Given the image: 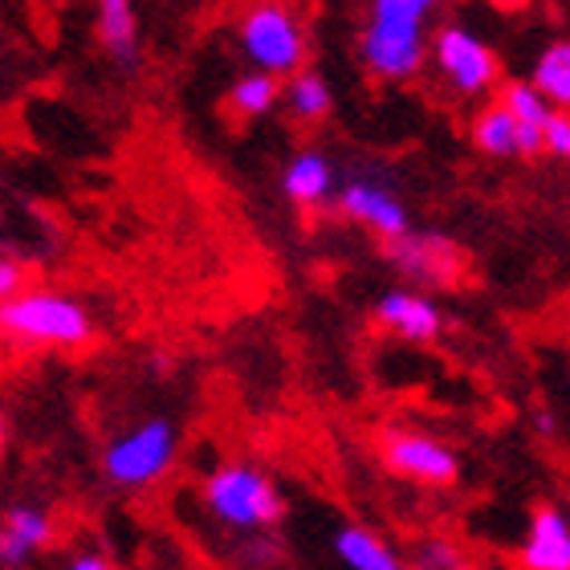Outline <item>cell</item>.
I'll use <instances>...</instances> for the list:
<instances>
[{"label":"cell","mask_w":570,"mask_h":570,"mask_svg":"<svg viewBox=\"0 0 570 570\" xmlns=\"http://www.w3.org/2000/svg\"><path fill=\"white\" fill-rule=\"evenodd\" d=\"M432 4L428 0H375L367 24L358 33V58L380 78H412L428 58L424 24Z\"/></svg>","instance_id":"1"},{"label":"cell","mask_w":570,"mask_h":570,"mask_svg":"<svg viewBox=\"0 0 570 570\" xmlns=\"http://www.w3.org/2000/svg\"><path fill=\"white\" fill-rule=\"evenodd\" d=\"M200 498L204 510L228 530H265L282 522L285 513L282 489L249 461H228L216 473H208Z\"/></svg>","instance_id":"2"},{"label":"cell","mask_w":570,"mask_h":570,"mask_svg":"<svg viewBox=\"0 0 570 570\" xmlns=\"http://www.w3.org/2000/svg\"><path fill=\"white\" fill-rule=\"evenodd\" d=\"M0 326L21 346H82L90 338V314L61 289H24L0 306Z\"/></svg>","instance_id":"3"},{"label":"cell","mask_w":570,"mask_h":570,"mask_svg":"<svg viewBox=\"0 0 570 570\" xmlns=\"http://www.w3.org/2000/svg\"><path fill=\"white\" fill-rule=\"evenodd\" d=\"M176 449H179L176 424L164 416H151L142 420V424L127 428L122 436H115L102 449V473H107L110 485L142 489L171 469Z\"/></svg>","instance_id":"4"},{"label":"cell","mask_w":570,"mask_h":570,"mask_svg":"<svg viewBox=\"0 0 570 570\" xmlns=\"http://www.w3.org/2000/svg\"><path fill=\"white\" fill-rule=\"evenodd\" d=\"M240 49L245 58L257 66L262 73H274V78H294L302 73V58H306V33L297 17L285 4H253L245 17H240Z\"/></svg>","instance_id":"5"},{"label":"cell","mask_w":570,"mask_h":570,"mask_svg":"<svg viewBox=\"0 0 570 570\" xmlns=\"http://www.w3.org/2000/svg\"><path fill=\"white\" fill-rule=\"evenodd\" d=\"M383 461L387 469L420 485H452L461 476V461L444 440L416 428H387L383 432Z\"/></svg>","instance_id":"6"},{"label":"cell","mask_w":570,"mask_h":570,"mask_svg":"<svg viewBox=\"0 0 570 570\" xmlns=\"http://www.w3.org/2000/svg\"><path fill=\"white\" fill-rule=\"evenodd\" d=\"M432 53H436L440 73L449 78L461 95H481L498 82V58L493 49L464 24H444L432 41Z\"/></svg>","instance_id":"7"},{"label":"cell","mask_w":570,"mask_h":570,"mask_svg":"<svg viewBox=\"0 0 570 570\" xmlns=\"http://www.w3.org/2000/svg\"><path fill=\"white\" fill-rule=\"evenodd\" d=\"M338 208L351 220H358V225L375 228L387 245L412 233L404 200L387 184H375V179H346L343 188H338Z\"/></svg>","instance_id":"8"},{"label":"cell","mask_w":570,"mask_h":570,"mask_svg":"<svg viewBox=\"0 0 570 570\" xmlns=\"http://www.w3.org/2000/svg\"><path fill=\"white\" fill-rule=\"evenodd\" d=\"M387 262L400 269V274L416 277V282H436L449 285L456 274V249H452L449 237H432V233H407V237L392 240L387 245Z\"/></svg>","instance_id":"9"},{"label":"cell","mask_w":570,"mask_h":570,"mask_svg":"<svg viewBox=\"0 0 570 570\" xmlns=\"http://www.w3.org/2000/svg\"><path fill=\"white\" fill-rule=\"evenodd\" d=\"M522 570H570V518L554 505L530 513L522 542Z\"/></svg>","instance_id":"10"},{"label":"cell","mask_w":570,"mask_h":570,"mask_svg":"<svg viewBox=\"0 0 570 570\" xmlns=\"http://www.w3.org/2000/svg\"><path fill=\"white\" fill-rule=\"evenodd\" d=\"M375 318L395 331L407 343H432L444 326L440 309L432 297H424L420 289H387V294L375 302Z\"/></svg>","instance_id":"11"},{"label":"cell","mask_w":570,"mask_h":570,"mask_svg":"<svg viewBox=\"0 0 570 570\" xmlns=\"http://www.w3.org/2000/svg\"><path fill=\"white\" fill-rule=\"evenodd\" d=\"M49 534H53V525H49V518L37 505H12V510H4V522H0V567H24L37 550L46 547Z\"/></svg>","instance_id":"12"},{"label":"cell","mask_w":570,"mask_h":570,"mask_svg":"<svg viewBox=\"0 0 570 570\" xmlns=\"http://www.w3.org/2000/svg\"><path fill=\"white\" fill-rule=\"evenodd\" d=\"M98 41L110 58L122 61V66H135L139 61V17H135L131 0H102L95 17Z\"/></svg>","instance_id":"13"},{"label":"cell","mask_w":570,"mask_h":570,"mask_svg":"<svg viewBox=\"0 0 570 570\" xmlns=\"http://www.w3.org/2000/svg\"><path fill=\"white\" fill-rule=\"evenodd\" d=\"M334 554L346 570H407L404 559L367 525H343L334 534Z\"/></svg>","instance_id":"14"},{"label":"cell","mask_w":570,"mask_h":570,"mask_svg":"<svg viewBox=\"0 0 570 570\" xmlns=\"http://www.w3.org/2000/svg\"><path fill=\"white\" fill-rule=\"evenodd\" d=\"M282 191L294 204H322L334 191V164L322 151H297L282 171Z\"/></svg>","instance_id":"15"},{"label":"cell","mask_w":570,"mask_h":570,"mask_svg":"<svg viewBox=\"0 0 570 570\" xmlns=\"http://www.w3.org/2000/svg\"><path fill=\"white\" fill-rule=\"evenodd\" d=\"M530 82H534V90L547 98L550 107L570 115V37L550 41V46L538 53Z\"/></svg>","instance_id":"16"},{"label":"cell","mask_w":570,"mask_h":570,"mask_svg":"<svg viewBox=\"0 0 570 570\" xmlns=\"http://www.w3.org/2000/svg\"><path fill=\"white\" fill-rule=\"evenodd\" d=\"M473 142L481 147L485 155H522V122L513 119L510 110L501 107H489L476 115L473 122Z\"/></svg>","instance_id":"17"},{"label":"cell","mask_w":570,"mask_h":570,"mask_svg":"<svg viewBox=\"0 0 570 570\" xmlns=\"http://www.w3.org/2000/svg\"><path fill=\"white\" fill-rule=\"evenodd\" d=\"M277 98H282V82H277L274 73H262V70H253V73H245V78H237V82H233V90H228V102H233V110H237V115H245V119L269 115V110L277 107Z\"/></svg>","instance_id":"18"},{"label":"cell","mask_w":570,"mask_h":570,"mask_svg":"<svg viewBox=\"0 0 570 570\" xmlns=\"http://www.w3.org/2000/svg\"><path fill=\"white\" fill-rule=\"evenodd\" d=\"M285 102H289V110H294L297 119L314 122L331 110V86H326L322 73L302 70L289 78V86H285Z\"/></svg>","instance_id":"19"},{"label":"cell","mask_w":570,"mask_h":570,"mask_svg":"<svg viewBox=\"0 0 570 570\" xmlns=\"http://www.w3.org/2000/svg\"><path fill=\"white\" fill-rule=\"evenodd\" d=\"M501 107L510 110L522 127H538V131H542V127H547V119L554 115V107L538 95L534 82H510L505 90H501Z\"/></svg>","instance_id":"20"},{"label":"cell","mask_w":570,"mask_h":570,"mask_svg":"<svg viewBox=\"0 0 570 570\" xmlns=\"http://www.w3.org/2000/svg\"><path fill=\"white\" fill-rule=\"evenodd\" d=\"M407 570H469V562H464L461 550L449 547V542H428Z\"/></svg>","instance_id":"21"},{"label":"cell","mask_w":570,"mask_h":570,"mask_svg":"<svg viewBox=\"0 0 570 570\" xmlns=\"http://www.w3.org/2000/svg\"><path fill=\"white\" fill-rule=\"evenodd\" d=\"M542 142H547L550 155H559V159H570V115L567 110H554L542 127Z\"/></svg>","instance_id":"22"},{"label":"cell","mask_w":570,"mask_h":570,"mask_svg":"<svg viewBox=\"0 0 570 570\" xmlns=\"http://www.w3.org/2000/svg\"><path fill=\"white\" fill-rule=\"evenodd\" d=\"M21 282H24L21 265L12 262V257H4V262H0V297H4V302H12V297H21V294H24Z\"/></svg>","instance_id":"23"},{"label":"cell","mask_w":570,"mask_h":570,"mask_svg":"<svg viewBox=\"0 0 570 570\" xmlns=\"http://www.w3.org/2000/svg\"><path fill=\"white\" fill-rule=\"evenodd\" d=\"M66 570H115V567H110V559H102V554H95V550H86V554L70 559Z\"/></svg>","instance_id":"24"},{"label":"cell","mask_w":570,"mask_h":570,"mask_svg":"<svg viewBox=\"0 0 570 570\" xmlns=\"http://www.w3.org/2000/svg\"><path fill=\"white\" fill-rule=\"evenodd\" d=\"M534 424H538V432H542V436H550V432H554V416H550V412H538Z\"/></svg>","instance_id":"25"}]
</instances>
